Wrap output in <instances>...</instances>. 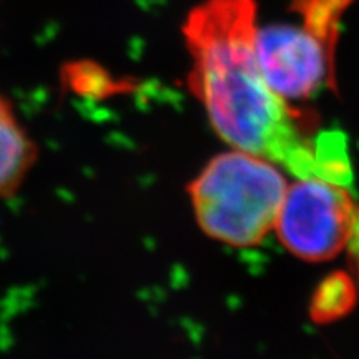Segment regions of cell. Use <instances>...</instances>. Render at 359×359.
Segmentation results:
<instances>
[{
  "instance_id": "obj_5",
  "label": "cell",
  "mask_w": 359,
  "mask_h": 359,
  "mask_svg": "<svg viewBox=\"0 0 359 359\" xmlns=\"http://www.w3.org/2000/svg\"><path fill=\"white\" fill-rule=\"evenodd\" d=\"M39 160V147L13 110L0 95V198H11L24 187Z\"/></svg>"
},
{
  "instance_id": "obj_2",
  "label": "cell",
  "mask_w": 359,
  "mask_h": 359,
  "mask_svg": "<svg viewBox=\"0 0 359 359\" xmlns=\"http://www.w3.org/2000/svg\"><path fill=\"white\" fill-rule=\"evenodd\" d=\"M288 187L273 161L231 148L213 156L187 191L206 236L246 248L275 231Z\"/></svg>"
},
{
  "instance_id": "obj_4",
  "label": "cell",
  "mask_w": 359,
  "mask_h": 359,
  "mask_svg": "<svg viewBox=\"0 0 359 359\" xmlns=\"http://www.w3.org/2000/svg\"><path fill=\"white\" fill-rule=\"evenodd\" d=\"M336 40L306 24L257 30L255 50L264 79L285 100H306L334 80Z\"/></svg>"
},
{
  "instance_id": "obj_1",
  "label": "cell",
  "mask_w": 359,
  "mask_h": 359,
  "mask_svg": "<svg viewBox=\"0 0 359 359\" xmlns=\"http://www.w3.org/2000/svg\"><path fill=\"white\" fill-rule=\"evenodd\" d=\"M255 0H205L188 13L183 32L191 93L231 148L273 161L298 180L348 188L354 173L346 135L314 127L269 87L255 50Z\"/></svg>"
},
{
  "instance_id": "obj_3",
  "label": "cell",
  "mask_w": 359,
  "mask_h": 359,
  "mask_svg": "<svg viewBox=\"0 0 359 359\" xmlns=\"http://www.w3.org/2000/svg\"><path fill=\"white\" fill-rule=\"evenodd\" d=\"M275 231L296 257L325 262L338 257L358 235L359 210L346 187L296 178L286 191Z\"/></svg>"
}]
</instances>
